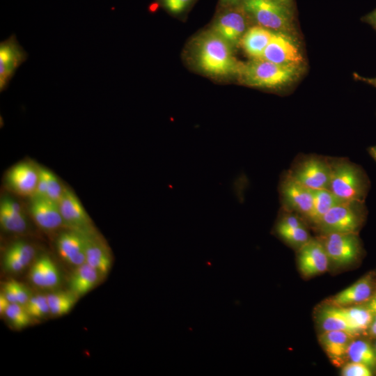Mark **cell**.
Returning a JSON list of instances; mask_svg holds the SVG:
<instances>
[{
  "label": "cell",
  "instance_id": "cell-41",
  "mask_svg": "<svg viewBox=\"0 0 376 376\" xmlns=\"http://www.w3.org/2000/svg\"><path fill=\"white\" fill-rule=\"evenodd\" d=\"M247 0H220L219 3L221 8L242 6Z\"/></svg>",
  "mask_w": 376,
  "mask_h": 376
},
{
  "label": "cell",
  "instance_id": "cell-47",
  "mask_svg": "<svg viewBox=\"0 0 376 376\" xmlns=\"http://www.w3.org/2000/svg\"><path fill=\"white\" fill-rule=\"evenodd\" d=\"M374 350H375V359H376V342L374 345Z\"/></svg>",
  "mask_w": 376,
  "mask_h": 376
},
{
  "label": "cell",
  "instance_id": "cell-40",
  "mask_svg": "<svg viewBox=\"0 0 376 376\" xmlns=\"http://www.w3.org/2000/svg\"><path fill=\"white\" fill-rule=\"evenodd\" d=\"M368 309L373 314L376 313V292L364 304H362Z\"/></svg>",
  "mask_w": 376,
  "mask_h": 376
},
{
  "label": "cell",
  "instance_id": "cell-25",
  "mask_svg": "<svg viewBox=\"0 0 376 376\" xmlns=\"http://www.w3.org/2000/svg\"><path fill=\"white\" fill-rule=\"evenodd\" d=\"M334 307L359 334L368 329L373 321V314L362 304Z\"/></svg>",
  "mask_w": 376,
  "mask_h": 376
},
{
  "label": "cell",
  "instance_id": "cell-42",
  "mask_svg": "<svg viewBox=\"0 0 376 376\" xmlns=\"http://www.w3.org/2000/svg\"><path fill=\"white\" fill-rule=\"evenodd\" d=\"M354 77L355 79L358 81L365 82L376 88V77H373V78L364 77H361L357 73H354Z\"/></svg>",
  "mask_w": 376,
  "mask_h": 376
},
{
  "label": "cell",
  "instance_id": "cell-24",
  "mask_svg": "<svg viewBox=\"0 0 376 376\" xmlns=\"http://www.w3.org/2000/svg\"><path fill=\"white\" fill-rule=\"evenodd\" d=\"M313 209L306 219V223L314 228L331 208L344 201L337 197L329 189H313Z\"/></svg>",
  "mask_w": 376,
  "mask_h": 376
},
{
  "label": "cell",
  "instance_id": "cell-44",
  "mask_svg": "<svg viewBox=\"0 0 376 376\" xmlns=\"http://www.w3.org/2000/svg\"><path fill=\"white\" fill-rule=\"evenodd\" d=\"M369 334L373 336L376 337V313H373V321L368 328Z\"/></svg>",
  "mask_w": 376,
  "mask_h": 376
},
{
  "label": "cell",
  "instance_id": "cell-35",
  "mask_svg": "<svg viewBox=\"0 0 376 376\" xmlns=\"http://www.w3.org/2000/svg\"><path fill=\"white\" fill-rule=\"evenodd\" d=\"M340 375L343 376H371L373 372L368 366L354 361L342 366Z\"/></svg>",
  "mask_w": 376,
  "mask_h": 376
},
{
  "label": "cell",
  "instance_id": "cell-15",
  "mask_svg": "<svg viewBox=\"0 0 376 376\" xmlns=\"http://www.w3.org/2000/svg\"><path fill=\"white\" fill-rule=\"evenodd\" d=\"M29 212L35 222L43 230H54L64 225L58 203L47 198L31 196Z\"/></svg>",
  "mask_w": 376,
  "mask_h": 376
},
{
  "label": "cell",
  "instance_id": "cell-12",
  "mask_svg": "<svg viewBox=\"0 0 376 376\" xmlns=\"http://www.w3.org/2000/svg\"><path fill=\"white\" fill-rule=\"evenodd\" d=\"M329 262L326 250L318 237L311 238L299 248L298 267L305 277H311L325 272L328 269Z\"/></svg>",
  "mask_w": 376,
  "mask_h": 376
},
{
  "label": "cell",
  "instance_id": "cell-34",
  "mask_svg": "<svg viewBox=\"0 0 376 376\" xmlns=\"http://www.w3.org/2000/svg\"><path fill=\"white\" fill-rule=\"evenodd\" d=\"M169 13L180 15L187 11L196 0H156Z\"/></svg>",
  "mask_w": 376,
  "mask_h": 376
},
{
  "label": "cell",
  "instance_id": "cell-33",
  "mask_svg": "<svg viewBox=\"0 0 376 376\" xmlns=\"http://www.w3.org/2000/svg\"><path fill=\"white\" fill-rule=\"evenodd\" d=\"M45 288H54L58 286L61 281V275L53 260L45 255Z\"/></svg>",
  "mask_w": 376,
  "mask_h": 376
},
{
  "label": "cell",
  "instance_id": "cell-8",
  "mask_svg": "<svg viewBox=\"0 0 376 376\" xmlns=\"http://www.w3.org/2000/svg\"><path fill=\"white\" fill-rule=\"evenodd\" d=\"M217 15L212 31L232 47L240 45L251 19L242 6L223 7Z\"/></svg>",
  "mask_w": 376,
  "mask_h": 376
},
{
  "label": "cell",
  "instance_id": "cell-19",
  "mask_svg": "<svg viewBox=\"0 0 376 376\" xmlns=\"http://www.w3.org/2000/svg\"><path fill=\"white\" fill-rule=\"evenodd\" d=\"M0 224L4 230L14 233H22L28 226L21 204L9 196L1 198Z\"/></svg>",
  "mask_w": 376,
  "mask_h": 376
},
{
  "label": "cell",
  "instance_id": "cell-7",
  "mask_svg": "<svg viewBox=\"0 0 376 376\" xmlns=\"http://www.w3.org/2000/svg\"><path fill=\"white\" fill-rule=\"evenodd\" d=\"M279 193L281 209L296 213L306 221L313 209V189L300 184L285 171L280 178Z\"/></svg>",
  "mask_w": 376,
  "mask_h": 376
},
{
  "label": "cell",
  "instance_id": "cell-18",
  "mask_svg": "<svg viewBox=\"0 0 376 376\" xmlns=\"http://www.w3.org/2000/svg\"><path fill=\"white\" fill-rule=\"evenodd\" d=\"M354 336L343 331H323L319 336V342L328 357L337 366L344 364L347 350Z\"/></svg>",
  "mask_w": 376,
  "mask_h": 376
},
{
  "label": "cell",
  "instance_id": "cell-22",
  "mask_svg": "<svg viewBox=\"0 0 376 376\" xmlns=\"http://www.w3.org/2000/svg\"><path fill=\"white\" fill-rule=\"evenodd\" d=\"M101 276L98 271L86 263L77 266L69 282L71 292L77 296L86 294L96 285Z\"/></svg>",
  "mask_w": 376,
  "mask_h": 376
},
{
  "label": "cell",
  "instance_id": "cell-45",
  "mask_svg": "<svg viewBox=\"0 0 376 376\" xmlns=\"http://www.w3.org/2000/svg\"><path fill=\"white\" fill-rule=\"evenodd\" d=\"M285 6H288L289 8H291L292 0H269Z\"/></svg>",
  "mask_w": 376,
  "mask_h": 376
},
{
  "label": "cell",
  "instance_id": "cell-39",
  "mask_svg": "<svg viewBox=\"0 0 376 376\" xmlns=\"http://www.w3.org/2000/svg\"><path fill=\"white\" fill-rule=\"evenodd\" d=\"M361 21L368 24L376 31V8L362 17Z\"/></svg>",
  "mask_w": 376,
  "mask_h": 376
},
{
  "label": "cell",
  "instance_id": "cell-6",
  "mask_svg": "<svg viewBox=\"0 0 376 376\" xmlns=\"http://www.w3.org/2000/svg\"><path fill=\"white\" fill-rule=\"evenodd\" d=\"M296 181L311 189H328L331 177L329 157L309 154L299 155L288 171Z\"/></svg>",
  "mask_w": 376,
  "mask_h": 376
},
{
  "label": "cell",
  "instance_id": "cell-4",
  "mask_svg": "<svg viewBox=\"0 0 376 376\" xmlns=\"http://www.w3.org/2000/svg\"><path fill=\"white\" fill-rule=\"evenodd\" d=\"M366 215L365 201H344L331 208L314 228L320 234L357 233Z\"/></svg>",
  "mask_w": 376,
  "mask_h": 376
},
{
  "label": "cell",
  "instance_id": "cell-11",
  "mask_svg": "<svg viewBox=\"0 0 376 376\" xmlns=\"http://www.w3.org/2000/svg\"><path fill=\"white\" fill-rule=\"evenodd\" d=\"M28 54L15 34L0 43V91H5L17 69L26 61Z\"/></svg>",
  "mask_w": 376,
  "mask_h": 376
},
{
  "label": "cell",
  "instance_id": "cell-32",
  "mask_svg": "<svg viewBox=\"0 0 376 376\" xmlns=\"http://www.w3.org/2000/svg\"><path fill=\"white\" fill-rule=\"evenodd\" d=\"M31 318H42L50 313L47 296H31L24 305Z\"/></svg>",
  "mask_w": 376,
  "mask_h": 376
},
{
  "label": "cell",
  "instance_id": "cell-10",
  "mask_svg": "<svg viewBox=\"0 0 376 376\" xmlns=\"http://www.w3.org/2000/svg\"><path fill=\"white\" fill-rule=\"evenodd\" d=\"M261 58L289 65H302L304 61L293 36L282 32H274Z\"/></svg>",
  "mask_w": 376,
  "mask_h": 376
},
{
  "label": "cell",
  "instance_id": "cell-37",
  "mask_svg": "<svg viewBox=\"0 0 376 376\" xmlns=\"http://www.w3.org/2000/svg\"><path fill=\"white\" fill-rule=\"evenodd\" d=\"M13 283L16 293L17 303L24 306L31 297L29 289L16 281L13 280Z\"/></svg>",
  "mask_w": 376,
  "mask_h": 376
},
{
  "label": "cell",
  "instance_id": "cell-27",
  "mask_svg": "<svg viewBox=\"0 0 376 376\" xmlns=\"http://www.w3.org/2000/svg\"><path fill=\"white\" fill-rule=\"evenodd\" d=\"M347 358L350 361L365 364L370 368L376 364L374 347L362 339L351 340L347 350Z\"/></svg>",
  "mask_w": 376,
  "mask_h": 376
},
{
  "label": "cell",
  "instance_id": "cell-36",
  "mask_svg": "<svg viewBox=\"0 0 376 376\" xmlns=\"http://www.w3.org/2000/svg\"><path fill=\"white\" fill-rule=\"evenodd\" d=\"M45 255L39 257L30 270V279L38 287L45 288L44 280Z\"/></svg>",
  "mask_w": 376,
  "mask_h": 376
},
{
  "label": "cell",
  "instance_id": "cell-9",
  "mask_svg": "<svg viewBox=\"0 0 376 376\" xmlns=\"http://www.w3.org/2000/svg\"><path fill=\"white\" fill-rule=\"evenodd\" d=\"M330 262L347 265L356 261L361 253V244L357 233H331L320 234Z\"/></svg>",
  "mask_w": 376,
  "mask_h": 376
},
{
  "label": "cell",
  "instance_id": "cell-14",
  "mask_svg": "<svg viewBox=\"0 0 376 376\" xmlns=\"http://www.w3.org/2000/svg\"><path fill=\"white\" fill-rule=\"evenodd\" d=\"M39 177V166L29 162L13 166L6 175V183L13 192L24 196L34 195Z\"/></svg>",
  "mask_w": 376,
  "mask_h": 376
},
{
  "label": "cell",
  "instance_id": "cell-21",
  "mask_svg": "<svg viewBox=\"0 0 376 376\" xmlns=\"http://www.w3.org/2000/svg\"><path fill=\"white\" fill-rule=\"evenodd\" d=\"M86 240V263L95 268L103 276L107 274L111 267V257L106 248L92 233H84Z\"/></svg>",
  "mask_w": 376,
  "mask_h": 376
},
{
  "label": "cell",
  "instance_id": "cell-13",
  "mask_svg": "<svg viewBox=\"0 0 376 376\" xmlns=\"http://www.w3.org/2000/svg\"><path fill=\"white\" fill-rule=\"evenodd\" d=\"M58 205L64 225L81 233H92L91 218L71 189L65 187Z\"/></svg>",
  "mask_w": 376,
  "mask_h": 376
},
{
  "label": "cell",
  "instance_id": "cell-20",
  "mask_svg": "<svg viewBox=\"0 0 376 376\" xmlns=\"http://www.w3.org/2000/svg\"><path fill=\"white\" fill-rule=\"evenodd\" d=\"M274 31L259 25L249 27L243 36L240 45L251 59L261 58Z\"/></svg>",
  "mask_w": 376,
  "mask_h": 376
},
{
  "label": "cell",
  "instance_id": "cell-23",
  "mask_svg": "<svg viewBox=\"0 0 376 376\" xmlns=\"http://www.w3.org/2000/svg\"><path fill=\"white\" fill-rule=\"evenodd\" d=\"M64 189L53 172L45 167L39 166L38 181L33 196L47 198L58 203Z\"/></svg>",
  "mask_w": 376,
  "mask_h": 376
},
{
  "label": "cell",
  "instance_id": "cell-30",
  "mask_svg": "<svg viewBox=\"0 0 376 376\" xmlns=\"http://www.w3.org/2000/svg\"><path fill=\"white\" fill-rule=\"evenodd\" d=\"M35 256V249L32 245L25 241H17L6 250L4 257L12 258L26 267Z\"/></svg>",
  "mask_w": 376,
  "mask_h": 376
},
{
  "label": "cell",
  "instance_id": "cell-31",
  "mask_svg": "<svg viewBox=\"0 0 376 376\" xmlns=\"http://www.w3.org/2000/svg\"><path fill=\"white\" fill-rule=\"evenodd\" d=\"M4 314L13 325L17 329L24 328L31 322V316L28 313L25 306L18 303L10 304Z\"/></svg>",
  "mask_w": 376,
  "mask_h": 376
},
{
  "label": "cell",
  "instance_id": "cell-38",
  "mask_svg": "<svg viewBox=\"0 0 376 376\" xmlns=\"http://www.w3.org/2000/svg\"><path fill=\"white\" fill-rule=\"evenodd\" d=\"M3 294L12 303H17V299L14 289L13 281H8L3 285Z\"/></svg>",
  "mask_w": 376,
  "mask_h": 376
},
{
  "label": "cell",
  "instance_id": "cell-46",
  "mask_svg": "<svg viewBox=\"0 0 376 376\" xmlns=\"http://www.w3.org/2000/svg\"><path fill=\"white\" fill-rule=\"evenodd\" d=\"M368 152L372 158L376 162V145L368 148Z\"/></svg>",
  "mask_w": 376,
  "mask_h": 376
},
{
  "label": "cell",
  "instance_id": "cell-26",
  "mask_svg": "<svg viewBox=\"0 0 376 376\" xmlns=\"http://www.w3.org/2000/svg\"><path fill=\"white\" fill-rule=\"evenodd\" d=\"M319 320L323 331H343L353 336L359 334L334 306H330L324 309L320 313Z\"/></svg>",
  "mask_w": 376,
  "mask_h": 376
},
{
  "label": "cell",
  "instance_id": "cell-43",
  "mask_svg": "<svg viewBox=\"0 0 376 376\" xmlns=\"http://www.w3.org/2000/svg\"><path fill=\"white\" fill-rule=\"evenodd\" d=\"M11 303L7 299L3 293L0 295V312L1 313H5L6 310Z\"/></svg>",
  "mask_w": 376,
  "mask_h": 376
},
{
  "label": "cell",
  "instance_id": "cell-29",
  "mask_svg": "<svg viewBox=\"0 0 376 376\" xmlns=\"http://www.w3.org/2000/svg\"><path fill=\"white\" fill-rule=\"evenodd\" d=\"M76 296L72 292H56L47 295L50 313L59 316L68 313L76 302Z\"/></svg>",
  "mask_w": 376,
  "mask_h": 376
},
{
  "label": "cell",
  "instance_id": "cell-3",
  "mask_svg": "<svg viewBox=\"0 0 376 376\" xmlns=\"http://www.w3.org/2000/svg\"><path fill=\"white\" fill-rule=\"evenodd\" d=\"M328 157L331 167L328 189L343 201H365L370 182L364 169L345 157Z\"/></svg>",
  "mask_w": 376,
  "mask_h": 376
},
{
  "label": "cell",
  "instance_id": "cell-17",
  "mask_svg": "<svg viewBox=\"0 0 376 376\" xmlns=\"http://www.w3.org/2000/svg\"><path fill=\"white\" fill-rule=\"evenodd\" d=\"M56 247L61 256L68 263L79 266L86 263V240L84 233L71 230L59 235Z\"/></svg>",
  "mask_w": 376,
  "mask_h": 376
},
{
  "label": "cell",
  "instance_id": "cell-28",
  "mask_svg": "<svg viewBox=\"0 0 376 376\" xmlns=\"http://www.w3.org/2000/svg\"><path fill=\"white\" fill-rule=\"evenodd\" d=\"M274 231L283 241L298 249L312 238L306 224L300 226H285L276 224Z\"/></svg>",
  "mask_w": 376,
  "mask_h": 376
},
{
  "label": "cell",
  "instance_id": "cell-5",
  "mask_svg": "<svg viewBox=\"0 0 376 376\" xmlns=\"http://www.w3.org/2000/svg\"><path fill=\"white\" fill-rule=\"evenodd\" d=\"M243 8L251 19L274 32L294 35L295 24L291 8L269 1L247 0Z\"/></svg>",
  "mask_w": 376,
  "mask_h": 376
},
{
  "label": "cell",
  "instance_id": "cell-16",
  "mask_svg": "<svg viewBox=\"0 0 376 376\" xmlns=\"http://www.w3.org/2000/svg\"><path fill=\"white\" fill-rule=\"evenodd\" d=\"M374 294V284L370 274L331 297L328 303L336 307L360 305L366 302Z\"/></svg>",
  "mask_w": 376,
  "mask_h": 376
},
{
  "label": "cell",
  "instance_id": "cell-1",
  "mask_svg": "<svg viewBox=\"0 0 376 376\" xmlns=\"http://www.w3.org/2000/svg\"><path fill=\"white\" fill-rule=\"evenodd\" d=\"M232 48L211 30L203 33L195 41L194 58L198 68L209 75H237L242 63L235 58Z\"/></svg>",
  "mask_w": 376,
  "mask_h": 376
},
{
  "label": "cell",
  "instance_id": "cell-2",
  "mask_svg": "<svg viewBox=\"0 0 376 376\" xmlns=\"http://www.w3.org/2000/svg\"><path fill=\"white\" fill-rule=\"evenodd\" d=\"M302 70V65H281L258 58L242 63L237 75L246 86L277 89L295 81Z\"/></svg>",
  "mask_w": 376,
  "mask_h": 376
}]
</instances>
